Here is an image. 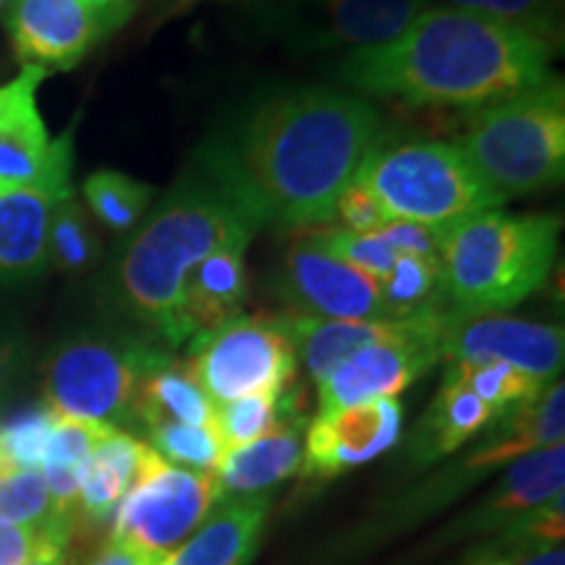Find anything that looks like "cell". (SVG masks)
Wrapping results in <instances>:
<instances>
[{"instance_id":"cell-1","label":"cell","mask_w":565,"mask_h":565,"mask_svg":"<svg viewBox=\"0 0 565 565\" xmlns=\"http://www.w3.org/2000/svg\"><path fill=\"white\" fill-rule=\"evenodd\" d=\"M380 139L383 118L364 97L301 87L252 105L202 147L196 168L259 228H322Z\"/></svg>"},{"instance_id":"cell-2","label":"cell","mask_w":565,"mask_h":565,"mask_svg":"<svg viewBox=\"0 0 565 565\" xmlns=\"http://www.w3.org/2000/svg\"><path fill=\"white\" fill-rule=\"evenodd\" d=\"M555 51L477 13L429 6L385 45L343 55L338 79L359 97L416 108H484L553 76Z\"/></svg>"},{"instance_id":"cell-3","label":"cell","mask_w":565,"mask_h":565,"mask_svg":"<svg viewBox=\"0 0 565 565\" xmlns=\"http://www.w3.org/2000/svg\"><path fill=\"white\" fill-rule=\"evenodd\" d=\"M259 223L200 168L162 194L118 252L108 278L116 309L166 349L186 343L181 296L189 273L225 246H249Z\"/></svg>"},{"instance_id":"cell-4","label":"cell","mask_w":565,"mask_h":565,"mask_svg":"<svg viewBox=\"0 0 565 565\" xmlns=\"http://www.w3.org/2000/svg\"><path fill=\"white\" fill-rule=\"evenodd\" d=\"M557 215L487 210L445 228L440 265L450 315H503L545 286L557 257Z\"/></svg>"},{"instance_id":"cell-5","label":"cell","mask_w":565,"mask_h":565,"mask_svg":"<svg viewBox=\"0 0 565 565\" xmlns=\"http://www.w3.org/2000/svg\"><path fill=\"white\" fill-rule=\"evenodd\" d=\"M463 158L500 202L557 186L565 173V87L555 74L466 124Z\"/></svg>"},{"instance_id":"cell-6","label":"cell","mask_w":565,"mask_h":565,"mask_svg":"<svg viewBox=\"0 0 565 565\" xmlns=\"http://www.w3.org/2000/svg\"><path fill=\"white\" fill-rule=\"evenodd\" d=\"M171 359V349L147 333L118 328L71 333L45 362V406L71 419L134 427L141 385Z\"/></svg>"},{"instance_id":"cell-7","label":"cell","mask_w":565,"mask_h":565,"mask_svg":"<svg viewBox=\"0 0 565 565\" xmlns=\"http://www.w3.org/2000/svg\"><path fill=\"white\" fill-rule=\"evenodd\" d=\"M372 192L391 221L450 228V225L503 207L450 141L380 139L356 179Z\"/></svg>"},{"instance_id":"cell-8","label":"cell","mask_w":565,"mask_h":565,"mask_svg":"<svg viewBox=\"0 0 565 565\" xmlns=\"http://www.w3.org/2000/svg\"><path fill=\"white\" fill-rule=\"evenodd\" d=\"M186 370L215 406L259 393H286L296 380L294 341L282 317H244L189 338Z\"/></svg>"},{"instance_id":"cell-9","label":"cell","mask_w":565,"mask_h":565,"mask_svg":"<svg viewBox=\"0 0 565 565\" xmlns=\"http://www.w3.org/2000/svg\"><path fill=\"white\" fill-rule=\"evenodd\" d=\"M257 30L296 53L362 51L398 38L429 0H244Z\"/></svg>"},{"instance_id":"cell-10","label":"cell","mask_w":565,"mask_h":565,"mask_svg":"<svg viewBox=\"0 0 565 565\" xmlns=\"http://www.w3.org/2000/svg\"><path fill=\"white\" fill-rule=\"evenodd\" d=\"M215 508L212 477L168 463L150 448L137 482L113 513V534L154 553H168Z\"/></svg>"},{"instance_id":"cell-11","label":"cell","mask_w":565,"mask_h":565,"mask_svg":"<svg viewBox=\"0 0 565 565\" xmlns=\"http://www.w3.org/2000/svg\"><path fill=\"white\" fill-rule=\"evenodd\" d=\"M45 76V68L24 66L17 79L0 87V192L47 189L74 194V139L71 131L51 139L38 108V89Z\"/></svg>"},{"instance_id":"cell-12","label":"cell","mask_w":565,"mask_h":565,"mask_svg":"<svg viewBox=\"0 0 565 565\" xmlns=\"http://www.w3.org/2000/svg\"><path fill=\"white\" fill-rule=\"evenodd\" d=\"M450 312L422 317L404 338L374 343L338 364L317 383V414L395 398L443 362V330Z\"/></svg>"},{"instance_id":"cell-13","label":"cell","mask_w":565,"mask_h":565,"mask_svg":"<svg viewBox=\"0 0 565 565\" xmlns=\"http://www.w3.org/2000/svg\"><path fill=\"white\" fill-rule=\"evenodd\" d=\"M275 291L291 315L299 317L343 322L387 320L380 280L324 252L315 231L296 236L282 254Z\"/></svg>"},{"instance_id":"cell-14","label":"cell","mask_w":565,"mask_h":565,"mask_svg":"<svg viewBox=\"0 0 565 565\" xmlns=\"http://www.w3.org/2000/svg\"><path fill=\"white\" fill-rule=\"evenodd\" d=\"M563 328L508 315H450L443 330V362H503L553 383L563 370Z\"/></svg>"},{"instance_id":"cell-15","label":"cell","mask_w":565,"mask_h":565,"mask_svg":"<svg viewBox=\"0 0 565 565\" xmlns=\"http://www.w3.org/2000/svg\"><path fill=\"white\" fill-rule=\"evenodd\" d=\"M404 427V408L395 398L317 414L303 437L301 477L330 479L370 463L391 450Z\"/></svg>"},{"instance_id":"cell-16","label":"cell","mask_w":565,"mask_h":565,"mask_svg":"<svg viewBox=\"0 0 565 565\" xmlns=\"http://www.w3.org/2000/svg\"><path fill=\"white\" fill-rule=\"evenodd\" d=\"M6 30L17 58L45 71L74 68L105 38L82 0H9Z\"/></svg>"},{"instance_id":"cell-17","label":"cell","mask_w":565,"mask_h":565,"mask_svg":"<svg viewBox=\"0 0 565 565\" xmlns=\"http://www.w3.org/2000/svg\"><path fill=\"white\" fill-rule=\"evenodd\" d=\"M307 427L309 419L301 412L282 422L275 433L263 437V440L228 450L210 475L215 505L238 498H252V494H265L282 479L299 475Z\"/></svg>"},{"instance_id":"cell-18","label":"cell","mask_w":565,"mask_h":565,"mask_svg":"<svg viewBox=\"0 0 565 565\" xmlns=\"http://www.w3.org/2000/svg\"><path fill=\"white\" fill-rule=\"evenodd\" d=\"M565 435V387L557 377L532 401L494 416L482 445L463 463L466 471H484L490 466L515 461L534 450L561 445Z\"/></svg>"},{"instance_id":"cell-19","label":"cell","mask_w":565,"mask_h":565,"mask_svg":"<svg viewBox=\"0 0 565 565\" xmlns=\"http://www.w3.org/2000/svg\"><path fill=\"white\" fill-rule=\"evenodd\" d=\"M63 200L68 196L47 189L0 192V282L32 280L47 270L51 221Z\"/></svg>"},{"instance_id":"cell-20","label":"cell","mask_w":565,"mask_h":565,"mask_svg":"<svg viewBox=\"0 0 565 565\" xmlns=\"http://www.w3.org/2000/svg\"><path fill=\"white\" fill-rule=\"evenodd\" d=\"M270 513V492L228 500L160 565H249Z\"/></svg>"},{"instance_id":"cell-21","label":"cell","mask_w":565,"mask_h":565,"mask_svg":"<svg viewBox=\"0 0 565 565\" xmlns=\"http://www.w3.org/2000/svg\"><path fill=\"white\" fill-rule=\"evenodd\" d=\"M246 246H225L189 273L181 296V322L186 338L210 333L236 320L246 301Z\"/></svg>"},{"instance_id":"cell-22","label":"cell","mask_w":565,"mask_h":565,"mask_svg":"<svg viewBox=\"0 0 565 565\" xmlns=\"http://www.w3.org/2000/svg\"><path fill=\"white\" fill-rule=\"evenodd\" d=\"M288 335H291L296 356H301L309 377L322 383L338 364L366 345L395 341L414 328L416 320H377V322H343L315 320V317L282 315Z\"/></svg>"},{"instance_id":"cell-23","label":"cell","mask_w":565,"mask_h":565,"mask_svg":"<svg viewBox=\"0 0 565 565\" xmlns=\"http://www.w3.org/2000/svg\"><path fill=\"white\" fill-rule=\"evenodd\" d=\"M147 454H150V445L139 443L137 437L121 429H110L108 437L92 450L87 463L82 466L79 500H76V515L82 524L103 526L113 519L124 494L137 482Z\"/></svg>"},{"instance_id":"cell-24","label":"cell","mask_w":565,"mask_h":565,"mask_svg":"<svg viewBox=\"0 0 565 565\" xmlns=\"http://www.w3.org/2000/svg\"><path fill=\"white\" fill-rule=\"evenodd\" d=\"M565 484V448L553 445V448L534 450L515 458L505 477L500 479L498 490L492 492L490 503L482 508V524L487 529L500 526L511 529L529 515H534L550 500L561 498Z\"/></svg>"},{"instance_id":"cell-25","label":"cell","mask_w":565,"mask_h":565,"mask_svg":"<svg viewBox=\"0 0 565 565\" xmlns=\"http://www.w3.org/2000/svg\"><path fill=\"white\" fill-rule=\"evenodd\" d=\"M494 412L450 372H445L440 391L412 435V458L416 463H433L456 454L463 443L492 424Z\"/></svg>"},{"instance_id":"cell-26","label":"cell","mask_w":565,"mask_h":565,"mask_svg":"<svg viewBox=\"0 0 565 565\" xmlns=\"http://www.w3.org/2000/svg\"><path fill=\"white\" fill-rule=\"evenodd\" d=\"M137 424L145 429L158 424H192V427L215 429V404L196 385L186 364L171 359L141 385Z\"/></svg>"},{"instance_id":"cell-27","label":"cell","mask_w":565,"mask_h":565,"mask_svg":"<svg viewBox=\"0 0 565 565\" xmlns=\"http://www.w3.org/2000/svg\"><path fill=\"white\" fill-rule=\"evenodd\" d=\"M380 296L387 320H422L450 312L440 257L398 254L393 270L380 280Z\"/></svg>"},{"instance_id":"cell-28","label":"cell","mask_w":565,"mask_h":565,"mask_svg":"<svg viewBox=\"0 0 565 565\" xmlns=\"http://www.w3.org/2000/svg\"><path fill=\"white\" fill-rule=\"evenodd\" d=\"M303 412L301 387H288L286 393H259L231 404L215 406V433L221 437L225 454L263 440L282 422Z\"/></svg>"},{"instance_id":"cell-29","label":"cell","mask_w":565,"mask_h":565,"mask_svg":"<svg viewBox=\"0 0 565 565\" xmlns=\"http://www.w3.org/2000/svg\"><path fill=\"white\" fill-rule=\"evenodd\" d=\"M0 519L34 526L68 545L76 521L61 513L40 469L0 471Z\"/></svg>"},{"instance_id":"cell-30","label":"cell","mask_w":565,"mask_h":565,"mask_svg":"<svg viewBox=\"0 0 565 565\" xmlns=\"http://www.w3.org/2000/svg\"><path fill=\"white\" fill-rule=\"evenodd\" d=\"M429 6L477 13V17L532 34L555 53L563 51L565 0H429Z\"/></svg>"},{"instance_id":"cell-31","label":"cell","mask_w":565,"mask_h":565,"mask_svg":"<svg viewBox=\"0 0 565 565\" xmlns=\"http://www.w3.org/2000/svg\"><path fill=\"white\" fill-rule=\"evenodd\" d=\"M84 200L105 228L131 231L158 200V186L118 171H97L84 181Z\"/></svg>"},{"instance_id":"cell-32","label":"cell","mask_w":565,"mask_h":565,"mask_svg":"<svg viewBox=\"0 0 565 565\" xmlns=\"http://www.w3.org/2000/svg\"><path fill=\"white\" fill-rule=\"evenodd\" d=\"M458 383H463L471 393L479 395L494 416L505 414L508 408L532 401L547 383L532 377V374L515 370L503 362H448V370Z\"/></svg>"},{"instance_id":"cell-33","label":"cell","mask_w":565,"mask_h":565,"mask_svg":"<svg viewBox=\"0 0 565 565\" xmlns=\"http://www.w3.org/2000/svg\"><path fill=\"white\" fill-rule=\"evenodd\" d=\"M51 265L66 273L87 270L100 257V236L92 225L87 210L74 196L58 202L51 221Z\"/></svg>"},{"instance_id":"cell-34","label":"cell","mask_w":565,"mask_h":565,"mask_svg":"<svg viewBox=\"0 0 565 565\" xmlns=\"http://www.w3.org/2000/svg\"><path fill=\"white\" fill-rule=\"evenodd\" d=\"M150 437V448L168 463L189 471L212 475L225 456V448L215 429L192 427V424H158L145 429Z\"/></svg>"},{"instance_id":"cell-35","label":"cell","mask_w":565,"mask_h":565,"mask_svg":"<svg viewBox=\"0 0 565 565\" xmlns=\"http://www.w3.org/2000/svg\"><path fill=\"white\" fill-rule=\"evenodd\" d=\"M53 422L55 412L42 404L0 424V471L40 469Z\"/></svg>"},{"instance_id":"cell-36","label":"cell","mask_w":565,"mask_h":565,"mask_svg":"<svg viewBox=\"0 0 565 565\" xmlns=\"http://www.w3.org/2000/svg\"><path fill=\"white\" fill-rule=\"evenodd\" d=\"M110 429L108 424L97 422H84V419H71V416H58L47 435L45 454H42L40 469H66L82 475V466L87 463L92 450L108 437Z\"/></svg>"},{"instance_id":"cell-37","label":"cell","mask_w":565,"mask_h":565,"mask_svg":"<svg viewBox=\"0 0 565 565\" xmlns=\"http://www.w3.org/2000/svg\"><path fill=\"white\" fill-rule=\"evenodd\" d=\"M315 238L320 242L324 252L343 259L345 265L356 267L374 280H385L387 273L393 270L398 254L380 233H353L345 228H317Z\"/></svg>"},{"instance_id":"cell-38","label":"cell","mask_w":565,"mask_h":565,"mask_svg":"<svg viewBox=\"0 0 565 565\" xmlns=\"http://www.w3.org/2000/svg\"><path fill=\"white\" fill-rule=\"evenodd\" d=\"M66 545L34 526L0 519V565H30L40 557L61 555Z\"/></svg>"},{"instance_id":"cell-39","label":"cell","mask_w":565,"mask_h":565,"mask_svg":"<svg viewBox=\"0 0 565 565\" xmlns=\"http://www.w3.org/2000/svg\"><path fill=\"white\" fill-rule=\"evenodd\" d=\"M26 372V335L9 315L0 312V408L19 391Z\"/></svg>"},{"instance_id":"cell-40","label":"cell","mask_w":565,"mask_h":565,"mask_svg":"<svg viewBox=\"0 0 565 565\" xmlns=\"http://www.w3.org/2000/svg\"><path fill=\"white\" fill-rule=\"evenodd\" d=\"M335 217H341L343 228L353 233H380L391 223L387 212L380 207L372 192L359 181H351L345 186L335 207Z\"/></svg>"},{"instance_id":"cell-41","label":"cell","mask_w":565,"mask_h":565,"mask_svg":"<svg viewBox=\"0 0 565 565\" xmlns=\"http://www.w3.org/2000/svg\"><path fill=\"white\" fill-rule=\"evenodd\" d=\"M380 236L393 246L395 254H416V257H440L445 228L433 225L391 221L380 231Z\"/></svg>"},{"instance_id":"cell-42","label":"cell","mask_w":565,"mask_h":565,"mask_svg":"<svg viewBox=\"0 0 565 565\" xmlns=\"http://www.w3.org/2000/svg\"><path fill=\"white\" fill-rule=\"evenodd\" d=\"M162 557H166V553H154V550H147L141 545H134V542L110 536V540L97 550V555L92 557L89 565H160Z\"/></svg>"},{"instance_id":"cell-43","label":"cell","mask_w":565,"mask_h":565,"mask_svg":"<svg viewBox=\"0 0 565 565\" xmlns=\"http://www.w3.org/2000/svg\"><path fill=\"white\" fill-rule=\"evenodd\" d=\"M82 3L87 6L92 13H95L97 21H100L103 32L110 34L131 17L137 0H82Z\"/></svg>"},{"instance_id":"cell-44","label":"cell","mask_w":565,"mask_h":565,"mask_svg":"<svg viewBox=\"0 0 565 565\" xmlns=\"http://www.w3.org/2000/svg\"><path fill=\"white\" fill-rule=\"evenodd\" d=\"M466 565H508V563L498 553H494L490 545H484V547H479L477 553L469 557V561H466Z\"/></svg>"},{"instance_id":"cell-45","label":"cell","mask_w":565,"mask_h":565,"mask_svg":"<svg viewBox=\"0 0 565 565\" xmlns=\"http://www.w3.org/2000/svg\"><path fill=\"white\" fill-rule=\"evenodd\" d=\"M30 565H68V563H66V557H63V553H61V555L40 557V561H34V563H30Z\"/></svg>"},{"instance_id":"cell-46","label":"cell","mask_w":565,"mask_h":565,"mask_svg":"<svg viewBox=\"0 0 565 565\" xmlns=\"http://www.w3.org/2000/svg\"><path fill=\"white\" fill-rule=\"evenodd\" d=\"M154 3H162V6H181V3H189V0H154Z\"/></svg>"},{"instance_id":"cell-47","label":"cell","mask_w":565,"mask_h":565,"mask_svg":"<svg viewBox=\"0 0 565 565\" xmlns=\"http://www.w3.org/2000/svg\"><path fill=\"white\" fill-rule=\"evenodd\" d=\"M3 6H9V0H0V9H3Z\"/></svg>"}]
</instances>
